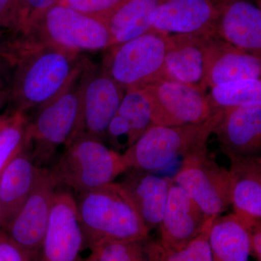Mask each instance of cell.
Here are the masks:
<instances>
[{
  "label": "cell",
  "instance_id": "obj_4",
  "mask_svg": "<svg viewBox=\"0 0 261 261\" xmlns=\"http://www.w3.org/2000/svg\"><path fill=\"white\" fill-rule=\"evenodd\" d=\"M129 169L123 155L97 137L82 134L67 146L50 171L58 185L78 195L112 183Z\"/></svg>",
  "mask_w": 261,
  "mask_h": 261
},
{
  "label": "cell",
  "instance_id": "obj_23",
  "mask_svg": "<svg viewBox=\"0 0 261 261\" xmlns=\"http://www.w3.org/2000/svg\"><path fill=\"white\" fill-rule=\"evenodd\" d=\"M209 242L213 261H249L251 255L248 232L233 214L215 217Z\"/></svg>",
  "mask_w": 261,
  "mask_h": 261
},
{
  "label": "cell",
  "instance_id": "obj_25",
  "mask_svg": "<svg viewBox=\"0 0 261 261\" xmlns=\"http://www.w3.org/2000/svg\"><path fill=\"white\" fill-rule=\"evenodd\" d=\"M206 94L213 112L261 103L260 80H243L218 84Z\"/></svg>",
  "mask_w": 261,
  "mask_h": 261
},
{
  "label": "cell",
  "instance_id": "obj_13",
  "mask_svg": "<svg viewBox=\"0 0 261 261\" xmlns=\"http://www.w3.org/2000/svg\"><path fill=\"white\" fill-rule=\"evenodd\" d=\"M261 58L232 45L217 36L204 49L202 75L198 87L206 92L218 84L243 80H260Z\"/></svg>",
  "mask_w": 261,
  "mask_h": 261
},
{
  "label": "cell",
  "instance_id": "obj_27",
  "mask_svg": "<svg viewBox=\"0 0 261 261\" xmlns=\"http://www.w3.org/2000/svg\"><path fill=\"white\" fill-rule=\"evenodd\" d=\"M117 113L123 116L129 124L130 146L152 126L149 103L140 90L125 92Z\"/></svg>",
  "mask_w": 261,
  "mask_h": 261
},
{
  "label": "cell",
  "instance_id": "obj_7",
  "mask_svg": "<svg viewBox=\"0 0 261 261\" xmlns=\"http://www.w3.org/2000/svg\"><path fill=\"white\" fill-rule=\"evenodd\" d=\"M27 43L46 44L80 54L106 50L112 39L105 21L61 4L43 13L25 33Z\"/></svg>",
  "mask_w": 261,
  "mask_h": 261
},
{
  "label": "cell",
  "instance_id": "obj_22",
  "mask_svg": "<svg viewBox=\"0 0 261 261\" xmlns=\"http://www.w3.org/2000/svg\"><path fill=\"white\" fill-rule=\"evenodd\" d=\"M165 1L126 0L105 20L112 39V46L149 32L154 12Z\"/></svg>",
  "mask_w": 261,
  "mask_h": 261
},
{
  "label": "cell",
  "instance_id": "obj_6",
  "mask_svg": "<svg viewBox=\"0 0 261 261\" xmlns=\"http://www.w3.org/2000/svg\"><path fill=\"white\" fill-rule=\"evenodd\" d=\"M168 34L151 29L126 42L108 48L102 67L125 92L165 81H175L166 66Z\"/></svg>",
  "mask_w": 261,
  "mask_h": 261
},
{
  "label": "cell",
  "instance_id": "obj_5",
  "mask_svg": "<svg viewBox=\"0 0 261 261\" xmlns=\"http://www.w3.org/2000/svg\"><path fill=\"white\" fill-rule=\"evenodd\" d=\"M82 73L64 92L37 108L28 122L27 149L31 147V158L38 167L49 163L60 146L69 145L82 134Z\"/></svg>",
  "mask_w": 261,
  "mask_h": 261
},
{
  "label": "cell",
  "instance_id": "obj_31",
  "mask_svg": "<svg viewBox=\"0 0 261 261\" xmlns=\"http://www.w3.org/2000/svg\"><path fill=\"white\" fill-rule=\"evenodd\" d=\"M0 261H33L32 254L19 247L0 228Z\"/></svg>",
  "mask_w": 261,
  "mask_h": 261
},
{
  "label": "cell",
  "instance_id": "obj_8",
  "mask_svg": "<svg viewBox=\"0 0 261 261\" xmlns=\"http://www.w3.org/2000/svg\"><path fill=\"white\" fill-rule=\"evenodd\" d=\"M207 217L219 216L231 205L232 186L228 170L209 155L207 148L185 156L173 178Z\"/></svg>",
  "mask_w": 261,
  "mask_h": 261
},
{
  "label": "cell",
  "instance_id": "obj_28",
  "mask_svg": "<svg viewBox=\"0 0 261 261\" xmlns=\"http://www.w3.org/2000/svg\"><path fill=\"white\" fill-rule=\"evenodd\" d=\"M215 217L211 216L207 220L202 232L186 246L173 251L164 250L162 261H213L209 234Z\"/></svg>",
  "mask_w": 261,
  "mask_h": 261
},
{
  "label": "cell",
  "instance_id": "obj_35",
  "mask_svg": "<svg viewBox=\"0 0 261 261\" xmlns=\"http://www.w3.org/2000/svg\"><path fill=\"white\" fill-rule=\"evenodd\" d=\"M9 115L10 113H8V114L0 115V128L4 126L5 123H6L7 121H8V117H9Z\"/></svg>",
  "mask_w": 261,
  "mask_h": 261
},
{
  "label": "cell",
  "instance_id": "obj_24",
  "mask_svg": "<svg viewBox=\"0 0 261 261\" xmlns=\"http://www.w3.org/2000/svg\"><path fill=\"white\" fill-rule=\"evenodd\" d=\"M97 261H162L164 249L149 238L104 242L89 248Z\"/></svg>",
  "mask_w": 261,
  "mask_h": 261
},
{
  "label": "cell",
  "instance_id": "obj_1",
  "mask_svg": "<svg viewBox=\"0 0 261 261\" xmlns=\"http://www.w3.org/2000/svg\"><path fill=\"white\" fill-rule=\"evenodd\" d=\"M20 51L8 90L10 113H25L50 102L80 76L89 61L46 44L25 43Z\"/></svg>",
  "mask_w": 261,
  "mask_h": 261
},
{
  "label": "cell",
  "instance_id": "obj_15",
  "mask_svg": "<svg viewBox=\"0 0 261 261\" xmlns=\"http://www.w3.org/2000/svg\"><path fill=\"white\" fill-rule=\"evenodd\" d=\"M216 0H166L154 12L152 29L168 34L216 36Z\"/></svg>",
  "mask_w": 261,
  "mask_h": 261
},
{
  "label": "cell",
  "instance_id": "obj_2",
  "mask_svg": "<svg viewBox=\"0 0 261 261\" xmlns=\"http://www.w3.org/2000/svg\"><path fill=\"white\" fill-rule=\"evenodd\" d=\"M76 205L87 248L104 242L149 236L148 230L119 182L80 194Z\"/></svg>",
  "mask_w": 261,
  "mask_h": 261
},
{
  "label": "cell",
  "instance_id": "obj_37",
  "mask_svg": "<svg viewBox=\"0 0 261 261\" xmlns=\"http://www.w3.org/2000/svg\"><path fill=\"white\" fill-rule=\"evenodd\" d=\"M3 228V210H2L1 205H0V228Z\"/></svg>",
  "mask_w": 261,
  "mask_h": 261
},
{
  "label": "cell",
  "instance_id": "obj_18",
  "mask_svg": "<svg viewBox=\"0 0 261 261\" xmlns=\"http://www.w3.org/2000/svg\"><path fill=\"white\" fill-rule=\"evenodd\" d=\"M229 160L233 214L247 229L261 224V158L255 154Z\"/></svg>",
  "mask_w": 261,
  "mask_h": 261
},
{
  "label": "cell",
  "instance_id": "obj_38",
  "mask_svg": "<svg viewBox=\"0 0 261 261\" xmlns=\"http://www.w3.org/2000/svg\"><path fill=\"white\" fill-rule=\"evenodd\" d=\"M257 1H260V0H257Z\"/></svg>",
  "mask_w": 261,
  "mask_h": 261
},
{
  "label": "cell",
  "instance_id": "obj_21",
  "mask_svg": "<svg viewBox=\"0 0 261 261\" xmlns=\"http://www.w3.org/2000/svg\"><path fill=\"white\" fill-rule=\"evenodd\" d=\"M211 37L198 34L167 35L165 61L173 80L198 87L202 75L204 49Z\"/></svg>",
  "mask_w": 261,
  "mask_h": 261
},
{
  "label": "cell",
  "instance_id": "obj_26",
  "mask_svg": "<svg viewBox=\"0 0 261 261\" xmlns=\"http://www.w3.org/2000/svg\"><path fill=\"white\" fill-rule=\"evenodd\" d=\"M28 122L25 113H10L8 121L0 128V175L12 160L27 148Z\"/></svg>",
  "mask_w": 261,
  "mask_h": 261
},
{
  "label": "cell",
  "instance_id": "obj_29",
  "mask_svg": "<svg viewBox=\"0 0 261 261\" xmlns=\"http://www.w3.org/2000/svg\"><path fill=\"white\" fill-rule=\"evenodd\" d=\"M126 0H59L58 4L65 5L83 14L106 20Z\"/></svg>",
  "mask_w": 261,
  "mask_h": 261
},
{
  "label": "cell",
  "instance_id": "obj_20",
  "mask_svg": "<svg viewBox=\"0 0 261 261\" xmlns=\"http://www.w3.org/2000/svg\"><path fill=\"white\" fill-rule=\"evenodd\" d=\"M40 168L34 164L28 149L25 148L12 160L0 175L3 228L9 224L27 200Z\"/></svg>",
  "mask_w": 261,
  "mask_h": 261
},
{
  "label": "cell",
  "instance_id": "obj_14",
  "mask_svg": "<svg viewBox=\"0 0 261 261\" xmlns=\"http://www.w3.org/2000/svg\"><path fill=\"white\" fill-rule=\"evenodd\" d=\"M207 217L193 199L171 180L168 200L159 228L166 251L178 250L198 236Z\"/></svg>",
  "mask_w": 261,
  "mask_h": 261
},
{
  "label": "cell",
  "instance_id": "obj_16",
  "mask_svg": "<svg viewBox=\"0 0 261 261\" xmlns=\"http://www.w3.org/2000/svg\"><path fill=\"white\" fill-rule=\"evenodd\" d=\"M214 134L228 159L259 154L261 150V103L230 108Z\"/></svg>",
  "mask_w": 261,
  "mask_h": 261
},
{
  "label": "cell",
  "instance_id": "obj_32",
  "mask_svg": "<svg viewBox=\"0 0 261 261\" xmlns=\"http://www.w3.org/2000/svg\"><path fill=\"white\" fill-rule=\"evenodd\" d=\"M19 0H0V28L17 30Z\"/></svg>",
  "mask_w": 261,
  "mask_h": 261
},
{
  "label": "cell",
  "instance_id": "obj_12",
  "mask_svg": "<svg viewBox=\"0 0 261 261\" xmlns=\"http://www.w3.org/2000/svg\"><path fill=\"white\" fill-rule=\"evenodd\" d=\"M50 170L40 168L32 192L11 221L3 228L17 245L30 252L32 257L42 245L56 187Z\"/></svg>",
  "mask_w": 261,
  "mask_h": 261
},
{
  "label": "cell",
  "instance_id": "obj_10",
  "mask_svg": "<svg viewBox=\"0 0 261 261\" xmlns=\"http://www.w3.org/2000/svg\"><path fill=\"white\" fill-rule=\"evenodd\" d=\"M82 134L104 141L110 122L118 112L125 90L102 66L88 61L81 75Z\"/></svg>",
  "mask_w": 261,
  "mask_h": 261
},
{
  "label": "cell",
  "instance_id": "obj_33",
  "mask_svg": "<svg viewBox=\"0 0 261 261\" xmlns=\"http://www.w3.org/2000/svg\"><path fill=\"white\" fill-rule=\"evenodd\" d=\"M250 240V255L261 261V224L247 228Z\"/></svg>",
  "mask_w": 261,
  "mask_h": 261
},
{
  "label": "cell",
  "instance_id": "obj_19",
  "mask_svg": "<svg viewBox=\"0 0 261 261\" xmlns=\"http://www.w3.org/2000/svg\"><path fill=\"white\" fill-rule=\"evenodd\" d=\"M121 182L146 228L150 232L159 227L167 202L171 178L153 172L129 168Z\"/></svg>",
  "mask_w": 261,
  "mask_h": 261
},
{
  "label": "cell",
  "instance_id": "obj_9",
  "mask_svg": "<svg viewBox=\"0 0 261 261\" xmlns=\"http://www.w3.org/2000/svg\"><path fill=\"white\" fill-rule=\"evenodd\" d=\"M140 91L149 103L152 126L199 124L214 114L205 92L196 86L165 81Z\"/></svg>",
  "mask_w": 261,
  "mask_h": 261
},
{
  "label": "cell",
  "instance_id": "obj_11",
  "mask_svg": "<svg viewBox=\"0 0 261 261\" xmlns=\"http://www.w3.org/2000/svg\"><path fill=\"white\" fill-rule=\"evenodd\" d=\"M84 247L76 200L68 191H57L42 245L33 261H77Z\"/></svg>",
  "mask_w": 261,
  "mask_h": 261
},
{
  "label": "cell",
  "instance_id": "obj_36",
  "mask_svg": "<svg viewBox=\"0 0 261 261\" xmlns=\"http://www.w3.org/2000/svg\"><path fill=\"white\" fill-rule=\"evenodd\" d=\"M77 261H97L93 255L92 254L89 255V256L86 257H82V256L80 257V258L78 259Z\"/></svg>",
  "mask_w": 261,
  "mask_h": 261
},
{
  "label": "cell",
  "instance_id": "obj_30",
  "mask_svg": "<svg viewBox=\"0 0 261 261\" xmlns=\"http://www.w3.org/2000/svg\"><path fill=\"white\" fill-rule=\"evenodd\" d=\"M59 3V0H19L17 31L23 34L39 17Z\"/></svg>",
  "mask_w": 261,
  "mask_h": 261
},
{
  "label": "cell",
  "instance_id": "obj_34",
  "mask_svg": "<svg viewBox=\"0 0 261 261\" xmlns=\"http://www.w3.org/2000/svg\"><path fill=\"white\" fill-rule=\"evenodd\" d=\"M9 99V91L0 90V108Z\"/></svg>",
  "mask_w": 261,
  "mask_h": 261
},
{
  "label": "cell",
  "instance_id": "obj_3",
  "mask_svg": "<svg viewBox=\"0 0 261 261\" xmlns=\"http://www.w3.org/2000/svg\"><path fill=\"white\" fill-rule=\"evenodd\" d=\"M218 111L199 124L152 126L122 153L128 168L154 171L166 167L178 157L207 148V141L221 121Z\"/></svg>",
  "mask_w": 261,
  "mask_h": 261
},
{
  "label": "cell",
  "instance_id": "obj_17",
  "mask_svg": "<svg viewBox=\"0 0 261 261\" xmlns=\"http://www.w3.org/2000/svg\"><path fill=\"white\" fill-rule=\"evenodd\" d=\"M216 36L261 58L260 8L248 0H216Z\"/></svg>",
  "mask_w": 261,
  "mask_h": 261
}]
</instances>
